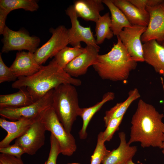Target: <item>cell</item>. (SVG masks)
I'll return each instance as SVG.
<instances>
[{"label": "cell", "mask_w": 164, "mask_h": 164, "mask_svg": "<svg viewBox=\"0 0 164 164\" xmlns=\"http://www.w3.org/2000/svg\"><path fill=\"white\" fill-rule=\"evenodd\" d=\"M163 114L154 107L140 99L131 121L130 138L128 143L139 142L142 147L152 146L162 149L164 141Z\"/></svg>", "instance_id": "1"}, {"label": "cell", "mask_w": 164, "mask_h": 164, "mask_svg": "<svg viewBox=\"0 0 164 164\" xmlns=\"http://www.w3.org/2000/svg\"><path fill=\"white\" fill-rule=\"evenodd\" d=\"M74 86L81 84V81L73 77L60 67L54 58L33 75L21 77L12 85L13 88L26 87L34 102L42 98L51 90L63 84Z\"/></svg>", "instance_id": "2"}, {"label": "cell", "mask_w": 164, "mask_h": 164, "mask_svg": "<svg viewBox=\"0 0 164 164\" xmlns=\"http://www.w3.org/2000/svg\"><path fill=\"white\" fill-rule=\"evenodd\" d=\"M107 53L99 55L96 63L93 67L103 80L113 81L127 80L131 72L135 70L137 62L130 56L119 36Z\"/></svg>", "instance_id": "3"}, {"label": "cell", "mask_w": 164, "mask_h": 164, "mask_svg": "<svg viewBox=\"0 0 164 164\" xmlns=\"http://www.w3.org/2000/svg\"><path fill=\"white\" fill-rule=\"evenodd\" d=\"M52 98V107L66 131L70 133L81 109L75 86L68 84L59 86L53 89Z\"/></svg>", "instance_id": "4"}, {"label": "cell", "mask_w": 164, "mask_h": 164, "mask_svg": "<svg viewBox=\"0 0 164 164\" xmlns=\"http://www.w3.org/2000/svg\"><path fill=\"white\" fill-rule=\"evenodd\" d=\"M40 118L46 130L50 132L58 141L61 153L64 155H72L77 148L75 139L66 131L52 107L42 112Z\"/></svg>", "instance_id": "5"}, {"label": "cell", "mask_w": 164, "mask_h": 164, "mask_svg": "<svg viewBox=\"0 0 164 164\" xmlns=\"http://www.w3.org/2000/svg\"><path fill=\"white\" fill-rule=\"evenodd\" d=\"M3 46L2 53H7L14 50H26L34 53L38 49L40 38L36 36H30L23 30L14 31L6 26L2 34Z\"/></svg>", "instance_id": "6"}, {"label": "cell", "mask_w": 164, "mask_h": 164, "mask_svg": "<svg viewBox=\"0 0 164 164\" xmlns=\"http://www.w3.org/2000/svg\"><path fill=\"white\" fill-rule=\"evenodd\" d=\"M53 90L31 104L21 107L1 108L0 115L2 118L13 121L37 118L44 111L52 106Z\"/></svg>", "instance_id": "7"}, {"label": "cell", "mask_w": 164, "mask_h": 164, "mask_svg": "<svg viewBox=\"0 0 164 164\" xmlns=\"http://www.w3.org/2000/svg\"><path fill=\"white\" fill-rule=\"evenodd\" d=\"M50 32L52 34L51 38L34 53L36 61L40 65L49 58L54 57L69 44L68 29L64 26L60 25L55 29L51 28Z\"/></svg>", "instance_id": "8"}, {"label": "cell", "mask_w": 164, "mask_h": 164, "mask_svg": "<svg viewBox=\"0 0 164 164\" xmlns=\"http://www.w3.org/2000/svg\"><path fill=\"white\" fill-rule=\"evenodd\" d=\"M65 12L70 18L71 24V27L68 29L69 43L73 47H81L80 42H83L87 45L92 46L99 50L100 47L96 43L91 28L80 24L73 5L69 6Z\"/></svg>", "instance_id": "9"}, {"label": "cell", "mask_w": 164, "mask_h": 164, "mask_svg": "<svg viewBox=\"0 0 164 164\" xmlns=\"http://www.w3.org/2000/svg\"><path fill=\"white\" fill-rule=\"evenodd\" d=\"M46 131L39 115L23 135L15 139V143L22 147L26 153L33 155L44 144Z\"/></svg>", "instance_id": "10"}, {"label": "cell", "mask_w": 164, "mask_h": 164, "mask_svg": "<svg viewBox=\"0 0 164 164\" xmlns=\"http://www.w3.org/2000/svg\"><path fill=\"white\" fill-rule=\"evenodd\" d=\"M147 27L138 25L125 27L119 36L130 56L137 62H144L141 37Z\"/></svg>", "instance_id": "11"}, {"label": "cell", "mask_w": 164, "mask_h": 164, "mask_svg": "<svg viewBox=\"0 0 164 164\" xmlns=\"http://www.w3.org/2000/svg\"><path fill=\"white\" fill-rule=\"evenodd\" d=\"M149 15L148 25L141 37L143 43L155 40L161 44L164 38V2L154 7L147 6Z\"/></svg>", "instance_id": "12"}, {"label": "cell", "mask_w": 164, "mask_h": 164, "mask_svg": "<svg viewBox=\"0 0 164 164\" xmlns=\"http://www.w3.org/2000/svg\"><path fill=\"white\" fill-rule=\"evenodd\" d=\"M84 51L69 63L64 69L71 77H77L85 74L88 68L97 62L99 50L91 45H87Z\"/></svg>", "instance_id": "13"}, {"label": "cell", "mask_w": 164, "mask_h": 164, "mask_svg": "<svg viewBox=\"0 0 164 164\" xmlns=\"http://www.w3.org/2000/svg\"><path fill=\"white\" fill-rule=\"evenodd\" d=\"M42 66L36 61L34 53L20 51L16 53L15 60L10 68L18 78L33 75L38 72Z\"/></svg>", "instance_id": "14"}, {"label": "cell", "mask_w": 164, "mask_h": 164, "mask_svg": "<svg viewBox=\"0 0 164 164\" xmlns=\"http://www.w3.org/2000/svg\"><path fill=\"white\" fill-rule=\"evenodd\" d=\"M22 119L9 121L5 118H0V126L7 132V135L0 142V148L6 147L14 139L23 135L39 118Z\"/></svg>", "instance_id": "15"}, {"label": "cell", "mask_w": 164, "mask_h": 164, "mask_svg": "<svg viewBox=\"0 0 164 164\" xmlns=\"http://www.w3.org/2000/svg\"><path fill=\"white\" fill-rule=\"evenodd\" d=\"M142 48L144 61L164 78V48L155 40L144 43Z\"/></svg>", "instance_id": "16"}, {"label": "cell", "mask_w": 164, "mask_h": 164, "mask_svg": "<svg viewBox=\"0 0 164 164\" xmlns=\"http://www.w3.org/2000/svg\"><path fill=\"white\" fill-rule=\"evenodd\" d=\"M118 136L120 139L118 147L110 151L104 159L102 164H126L136 154L137 146H131L127 142L125 132H119Z\"/></svg>", "instance_id": "17"}, {"label": "cell", "mask_w": 164, "mask_h": 164, "mask_svg": "<svg viewBox=\"0 0 164 164\" xmlns=\"http://www.w3.org/2000/svg\"><path fill=\"white\" fill-rule=\"evenodd\" d=\"M103 4L102 0H77L73 5L78 18L96 22L104 9Z\"/></svg>", "instance_id": "18"}, {"label": "cell", "mask_w": 164, "mask_h": 164, "mask_svg": "<svg viewBox=\"0 0 164 164\" xmlns=\"http://www.w3.org/2000/svg\"><path fill=\"white\" fill-rule=\"evenodd\" d=\"M114 4L124 14L132 25L147 27L149 15H146L140 11L128 0H112Z\"/></svg>", "instance_id": "19"}, {"label": "cell", "mask_w": 164, "mask_h": 164, "mask_svg": "<svg viewBox=\"0 0 164 164\" xmlns=\"http://www.w3.org/2000/svg\"><path fill=\"white\" fill-rule=\"evenodd\" d=\"M19 89L15 93L0 95V108L21 107L34 103L26 87Z\"/></svg>", "instance_id": "20"}, {"label": "cell", "mask_w": 164, "mask_h": 164, "mask_svg": "<svg viewBox=\"0 0 164 164\" xmlns=\"http://www.w3.org/2000/svg\"><path fill=\"white\" fill-rule=\"evenodd\" d=\"M115 94L114 92H108L104 95L100 101L94 105L89 108H81L79 116L82 118L83 123L82 127L79 133L80 139H84L87 138V128L94 114L106 103L113 100Z\"/></svg>", "instance_id": "21"}, {"label": "cell", "mask_w": 164, "mask_h": 164, "mask_svg": "<svg viewBox=\"0 0 164 164\" xmlns=\"http://www.w3.org/2000/svg\"><path fill=\"white\" fill-rule=\"evenodd\" d=\"M140 97V93L137 88L130 91L128 93V97L125 101L117 103L109 110L106 111L104 117L105 126H107L111 119L124 116L132 103Z\"/></svg>", "instance_id": "22"}, {"label": "cell", "mask_w": 164, "mask_h": 164, "mask_svg": "<svg viewBox=\"0 0 164 164\" xmlns=\"http://www.w3.org/2000/svg\"><path fill=\"white\" fill-rule=\"evenodd\" d=\"M102 2L108 7L111 13V29L114 35L119 36L124 28L132 26L112 0H102Z\"/></svg>", "instance_id": "23"}, {"label": "cell", "mask_w": 164, "mask_h": 164, "mask_svg": "<svg viewBox=\"0 0 164 164\" xmlns=\"http://www.w3.org/2000/svg\"><path fill=\"white\" fill-rule=\"evenodd\" d=\"M95 23V36L97 45L102 43L105 39L113 37L114 35L111 29V19L109 12L101 16Z\"/></svg>", "instance_id": "24"}, {"label": "cell", "mask_w": 164, "mask_h": 164, "mask_svg": "<svg viewBox=\"0 0 164 164\" xmlns=\"http://www.w3.org/2000/svg\"><path fill=\"white\" fill-rule=\"evenodd\" d=\"M39 6L35 0H0V9L9 14L12 10L23 9L26 11H37Z\"/></svg>", "instance_id": "25"}, {"label": "cell", "mask_w": 164, "mask_h": 164, "mask_svg": "<svg viewBox=\"0 0 164 164\" xmlns=\"http://www.w3.org/2000/svg\"><path fill=\"white\" fill-rule=\"evenodd\" d=\"M84 48L81 47L65 46L60 50L54 58L59 66L63 69L66 66L79 55L83 52Z\"/></svg>", "instance_id": "26"}, {"label": "cell", "mask_w": 164, "mask_h": 164, "mask_svg": "<svg viewBox=\"0 0 164 164\" xmlns=\"http://www.w3.org/2000/svg\"><path fill=\"white\" fill-rule=\"evenodd\" d=\"M103 132L98 134L95 149L91 156V164H101L111 151L107 149L104 145Z\"/></svg>", "instance_id": "27"}, {"label": "cell", "mask_w": 164, "mask_h": 164, "mask_svg": "<svg viewBox=\"0 0 164 164\" xmlns=\"http://www.w3.org/2000/svg\"><path fill=\"white\" fill-rule=\"evenodd\" d=\"M124 116L111 119L108 122L105 130L103 132V138L105 142L109 141L112 138L115 132L119 129Z\"/></svg>", "instance_id": "28"}, {"label": "cell", "mask_w": 164, "mask_h": 164, "mask_svg": "<svg viewBox=\"0 0 164 164\" xmlns=\"http://www.w3.org/2000/svg\"><path fill=\"white\" fill-rule=\"evenodd\" d=\"M50 141V148L49 156L44 164H56L58 156L61 152V148L58 141L52 134Z\"/></svg>", "instance_id": "29"}, {"label": "cell", "mask_w": 164, "mask_h": 164, "mask_svg": "<svg viewBox=\"0 0 164 164\" xmlns=\"http://www.w3.org/2000/svg\"><path fill=\"white\" fill-rule=\"evenodd\" d=\"M2 53H0V83L6 82L15 81L17 78L3 60Z\"/></svg>", "instance_id": "30"}, {"label": "cell", "mask_w": 164, "mask_h": 164, "mask_svg": "<svg viewBox=\"0 0 164 164\" xmlns=\"http://www.w3.org/2000/svg\"><path fill=\"white\" fill-rule=\"evenodd\" d=\"M0 152L1 153L12 155L18 158H21L22 155L26 153L22 147L15 143L12 145L0 148Z\"/></svg>", "instance_id": "31"}, {"label": "cell", "mask_w": 164, "mask_h": 164, "mask_svg": "<svg viewBox=\"0 0 164 164\" xmlns=\"http://www.w3.org/2000/svg\"><path fill=\"white\" fill-rule=\"evenodd\" d=\"M0 164H24L21 158L9 155L0 154Z\"/></svg>", "instance_id": "32"}, {"label": "cell", "mask_w": 164, "mask_h": 164, "mask_svg": "<svg viewBox=\"0 0 164 164\" xmlns=\"http://www.w3.org/2000/svg\"><path fill=\"white\" fill-rule=\"evenodd\" d=\"M132 4L146 15H149L146 9L147 0H128Z\"/></svg>", "instance_id": "33"}, {"label": "cell", "mask_w": 164, "mask_h": 164, "mask_svg": "<svg viewBox=\"0 0 164 164\" xmlns=\"http://www.w3.org/2000/svg\"><path fill=\"white\" fill-rule=\"evenodd\" d=\"M9 14L4 10L0 9V34H2L6 26L5 23Z\"/></svg>", "instance_id": "34"}, {"label": "cell", "mask_w": 164, "mask_h": 164, "mask_svg": "<svg viewBox=\"0 0 164 164\" xmlns=\"http://www.w3.org/2000/svg\"><path fill=\"white\" fill-rule=\"evenodd\" d=\"M164 2L163 0H147V6L154 7L160 5Z\"/></svg>", "instance_id": "35"}, {"label": "cell", "mask_w": 164, "mask_h": 164, "mask_svg": "<svg viewBox=\"0 0 164 164\" xmlns=\"http://www.w3.org/2000/svg\"><path fill=\"white\" fill-rule=\"evenodd\" d=\"M160 80H161V83L162 87L164 101H163V112L164 113V81L163 78L162 77H160Z\"/></svg>", "instance_id": "36"}, {"label": "cell", "mask_w": 164, "mask_h": 164, "mask_svg": "<svg viewBox=\"0 0 164 164\" xmlns=\"http://www.w3.org/2000/svg\"><path fill=\"white\" fill-rule=\"evenodd\" d=\"M126 164H135L134 162H133L132 159H131L127 162Z\"/></svg>", "instance_id": "37"}, {"label": "cell", "mask_w": 164, "mask_h": 164, "mask_svg": "<svg viewBox=\"0 0 164 164\" xmlns=\"http://www.w3.org/2000/svg\"><path fill=\"white\" fill-rule=\"evenodd\" d=\"M162 153L164 155V141L162 143Z\"/></svg>", "instance_id": "38"}, {"label": "cell", "mask_w": 164, "mask_h": 164, "mask_svg": "<svg viewBox=\"0 0 164 164\" xmlns=\"http://www.w3.org/2000/svg\"><path fill=\"white\" fill-rule=\"evenodd\" d=\"M161 44L162 46L164 48V38L163 41L161 43Z\"/></svg>", "instance_id": "39"}]
</instances>
